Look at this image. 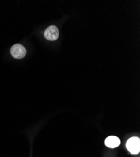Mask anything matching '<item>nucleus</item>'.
Returning <instances> with one entry per match:
<instances>
[{
  "label": "nucleus",
  "instance_id": "obj_1",
  "mask_svg": "<svg viewBox=\"0 0 140 157\" xmlns=\"http://www.w3.org/2000/svg\"><path fill=\"white\" fill-rule=\"evenodd\" d=\"M126 148L132 154H138L140 151V140L138 137L130 138L126 142Z\"/></svg>",
  "mask_w": 140,
  "mask_h": 157
},
{
  "label": "nucleus",
  "instance_id": "obj_2",
  "mask_svg": "<svg viewBox=\"0 0 140 157\" xmlns=\"http://www.w3.org/2000/svg\"><path fill=\"white\" fill-rule=\"evenodd\" d=\"M11 56L15 59H21L27 54V50L22 45L17 44L13 45L10 50Z\"/></svg>",
  "mask_w": 140,
  "mask_h": 157
},
{
  "label": "nucleus",
  "instance_id": "obj_3",
  "mask_svg": "<svg viewBox=\"0 0 140 157\" xmlns=\"http://www.w3.org/2000/svg\"><path fill=\"white\" fill-rule=\"evenodd\" d=\"M44 36L48 40H50V41L56 40L59 36V32L58 28L54 25L50 26L49 27H48L45 30L44 32Z\"/></svg>",
  "mask_w": 140,
  "mask_h": 157
},
{
  "label": "nucleus",
  "instance_id": "obj_4",
  "mask_svg": "<svg viewBox=\"0 0 140 157\" xmlns=\"http://www.w3.org/2000/svg\"><path fill=\"white\" fill-rule=\"evenodd\" d=\"M121 143V141L119 138L114 136H110L108 137L105 140V145L111 148H114L118 147Z\"/></svg>",
  "mask_w": 140,
  "mask_h": 157
}]
</instances>
